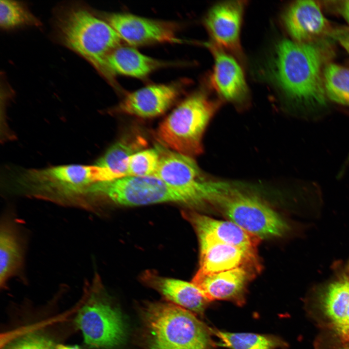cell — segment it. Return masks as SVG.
Segmentation results:
<instances>
[{"label": "cell", "mask_w": 349, "mask_h": 349, "mask_svg": "<svg viewBox=\"0 0 349 349\" xmlns=\"http://www.w3.org/2000/svg\"><path fill=\"white\" fill-rule=\"evenodd\" d=\"M324 55L312 43L283 39L267 64V78L284 95L308 106H322L327 95L323 81Z\"/></svg>", "instance_id": "obj_1"}, {"label": "cell", "mask_w": 349, "mask_h": 349, "mask_svg": "<svg viewBox=\"0 0 349 349\" xmlns=\"http://www.w3.org/2000/svg\"><path fill=\"white\" fill-rule=\"evenodd\" d=\"M118 178L119 175L109 168L72 164L22 171L15 178L14 187L30 198L92 211V187Z\"/></svg>", "instance_id": "obj_2"}, {"label": "cell", "mask_w": 349, "mask_h": 349, "mask_svg": "<svg viewBox=\"0 0 349 349\" xmlns=\"http://www.w3.org/2000/svg\"><path fill=\"white\" fill-rule=\"evenodd\" d=\"M56 28L63 44L88 61L116 86L115 79L107 69L106 60L120 46L121 39L108 22L85 8L73 6L57 16Z\"/></svg>", "instance_id": "obj_3"}, {"label": "cell", "mask_w": 349, "mask_h": 349, "mask_svg": "<svg viewBox=\"0 0 349 349\" xmlns=\"http://www.w3.org/2000/svg\"><path fill=\"white\" fill-rule=\"evenodd\" d=\"M142 315L149 349H214L212 329L188 310L151 302L143 306Z\"/></svg>", "instance_id": "obj_4"}, {"label": "cell", "mask_w": 349, "mask_h": 349, "mask_svg": "<svg viewBox=\"0 0 349 349\" xmlns=\"http://www.w3.org/2000/svg\"><path fill=\"white\" fill-rule=\"evenodd\" d=\"M220 103L197 92L185 98L159 124L156 131L165 147L191 157L203 152L202 138Z\"/></svg>", "instance_id": "obj_5"}, {"label": "cell", "mask_w": 349, "mask_h": 349, "mask_svg": "<svg viewBox=\"0 0 349 349\" xmlns=\"http://www.w3.org/2000/svg\"><path fill=\"white\" fill-rule=\"evenodd\" d=\"M211 205L228 220L260 239L282 236L287 229L285 221L265 202L229 184L215 196Z\"/></svg>", "instance_id": "obj_6"}, {"label": "cell", "mask_w": 349, "mask_h": 349, "mask_svg": "<svg viewBox=\"0 0 349 349\" xmlns=\"http://www.w3.org/2000/svg\"><path fill=\"white\" fill-rule=\"evenodd\" d=\"M88 287V301L76 319L85 342L92 347L107 349L121 345L127 337L126 322L120 311L103 295V286L97 272Z\"/></svg>", "instance_id": "obj_7"}, {"label": "cell", "mask_w": 349, "mask_h": 349, "mask_svg": "<svg viewBox=\"0 0 349 349\" xmlns=\"http://www.w3.org/2000/svg\"><path fill=\"white\" fill-rule=\"evenodd\" d=\"M91 193L95 203L101 199L127 206L173 202L197 206L187 194L155 176H127L99 182L92 186Z\"/></svg>", "instance_id": "obj_8"}, {"label": "cell", "mask_w": 349, "mask_h": 349, "mask_svg": "<svg viewBox=\"0 0 349 349\" xmlns=\"http://www.w3.org/2000/svg\"><path fill=\"white\" fill-rule=\"evenodd\" d=\"M157 147L160 159L154 176L183 191L197 206L210 204L224 183L206 178L192 157Z\"/></svg>", "instance_id": "obj_9"}, {"label": "cell", "mask_w": 349, "mask_h": 349, "mask_svg": "<svg viewBox=\"0 0 349 349\" xmlns=\"http://www.w3.org/2000/svg\"><path fill=\"white\" fill-rule=\"evenodd\" d=\"M28 242L27 229L12 210L2 214L0 223V286L16 278L25 281Z\"/></svg>", "instance_id": "obj_10"}, {"label": "cell", "mask_w": 349, "mask_h": 349, "mask_svg": "<svg viewBox=\"0 0 349 349\" xmlns=\"http://www.w3.org/2000/svg\"><path fill=\"white\" fill-rule=\"evenodd\" d=\"M106 21L121 40L132 46L178 41L176 26L171 22L127 13L109 14L106 16Z\"/></svg>", "instance_id": "obj_11"}, {"label": "cell", "mask_w": 349, "mask_h": 349, "mask_svg": "<svg viewBox=\"0 0 349 349\" xmlns=\"http://www.w3.org/2000/svg\"><path fill=\"white\" fill-rule=\"evenodd\" d=\"M180 80L146 86L128 93L117 110L121 112L148 118L164 113L176 100L186 85Z\"/></svg>", "instance_id": "obj_12"}, {"label": "cell", "mask_w": 349, "mask_h": 349, "mask_svg": "<svg viewBox=\"0 0 349 349\" xmlns=\"http://www.w3.org/2000/svg\"><path fill=\"white\" fill-rule=\"evenodd\" d=\"M257 272L246 267L212 273L198 270L192 283L210 302L223 300L242 306L245 302L248 284Z\"/></svg>", "instance_id": "obj_13"}, {"label": "cell", "mask_w": 349, "mask_h": 349, "mask_svg": "<svg viewBox=\"0 0 349 349\" xmlns=\"http://www.w3.org/2000/svg\"><path fill=\"white\" fill-rule=\"evenodd\" d=\"M244 1H223L214 5L207 13L204 23L213 44L240 55V34Z\"/></svg>", "instance_id": "obj_14"}, {"label": "cell", "mask_w": 349, "mask_h": 349, "mask_svg": "<svg viewBox=\"0 0 349 349\" xmlns=\"http://www.w3.org/2000/svg\"><path fill=\"white\" fill-rule=\"evenodd\" d=\"M200 268L207 273H217L240 267L258 272L261 266L256 250L247 249L208 238H198Z\"/></svg>", "instance_id": "obj_15"}, {"label": "cell", "mask_w": 349, "mask_h": 349, "mask_svg": "<svg viewBox=\"0 0 349 349\" xmlns=\"http://www.w3.org/2000/svg\"><path fill=\"white\" fill-rule=\"evenodd\" d=\"M282 20L292 40L312 43L330 31V26L319 4L313 0H297L285 11Z\"/></svg>", "instance_id": "obj_16"}, {"label": "cell", "mask_w": 349, "mask_h": 349, "mask_svg": "<svg viewBox=\"0 0 349 349\" xmlns=\"http://www.w3.org/2000/svg\"><path fill=\"white\" fill-rule=\"evenodd\" d=\"M214 57L209 77L211 86L224 99L239 103L248 97V88L243 70L237 61L216 45L206 43Z\"/></svg>", "instance_id": "obj_17"}, {"label": "cell", "mask_w": 349, "mask_h": 349, "mask_svg": "<svg viewBox=\"0 0 349 349\" xmlns=\"http://www.w3.org/2000/svg\"><path fill=\"white\" fill-rule=\"evenodd\" d=\"M183 214L193 226L198 238H208L254 250L261 239L230 221L216 220L194 211Z\"/></svg>", "instance_id": "obj_18"}, {"label": "cell", "mask_w": 349, "mask_h": 349, "mask_svg": "<svg viewBox=\"0 0 349 349\" xmlns=\"http://www.w3.org/2000/svg\"><path fill=\"white\" fill-rule=\"evenodd\" d=\"M143 279L172 303L203 315L210 301L192 282L161 277L151 272L143 274Z\"/></svg>", "instance_id": "obj_19"}, {"label": "cell", "mask_w": 349, "mask_h": 349, "mask_svg": "<svg viewBox=\"0 0 349 349\" xmlns=\"http://www.w3.org/2000/svg\"><path fill=\"white\" fill-rule=\"evenodd\" d=\"M320 305L333 329L343 341L349 342V278L344 276L331 284Z\"/></svg>", "instance_id": "obj_20"}, {"label": "cell", "mask_w": 349, "mask_h": 349, "mask_svg": "<svg viewBox=\"0 0 349 349\" xmlns=\"http://www.w3.org/2000/svg\"><path fill=\"white\" fill-rule=\"evenodd\" d=\"M106 65L114 78L119 74L143 78L167 63L146 56L134 48L119 46L108 55Z\"/></svg>", "instance_id": "obj_21"}, {"label": "cell", "mask_w": 349, "mask_h": 349, "mask_svg": "<svg viewBox=\"0 0 349 349\" xmlns=\"http://www.w3.org/2000/svg\"><path fill=\"white\" fill-rule=\"evenodd\" d=\"M146 144V141L141 136H125L111 146L95 165L111 170L120 178L126 177L125 160Z\"/></svg>", "instance_id": "obj_22"}, {"label": "cell", "mask_w": 349, "mask_h": 349, "mask_svg": "<svg viewBox=\"0 0 349 349\" xmlns=\"http://www.w3.org/2000/svg\"><path fill=\"white\" fill-rule=\"evenodd\" d=\"M219 339V345L229 349H277L286 346L280 338L271 334L251 333H231L213 330Z\"/></svg>", "instance_id": "obj_23"}, {"label": "cell", "mask_w": 349, "mask_h": 349, "mask_svg": "<svg viewBox=\"0 0 349 349\" xmlns=\"http://www.w3.org/2000/svg\"><path fill=\"white\" fill-rule=\"evenodd\" d=\"M327 97L337 103L349 106V69L329 63L323 70Z\"/></svg>", "instance_id": "obj_24"}, {"label": "cell", "mask_w": 349, "mask_h": 349, "mask_svg": "<svg viewBox=\"0 0 349 349\" xmlns=\"http://www.w3.org/2000/svg\"><path fill=\"white\" fill-rule=\"evenodd\" d=\"M41 24L39 20L23 3L15 0L0 1V26L3 29L24 25L39 26Z\"/></svg>", "instance_id": "obj_25"}, {"label": "cell", "mask_w": 349, "mask_h": 349, "mask_svg": "<svg viewBox=\"0 0 349 349\" xmlns=\"http://www.w3.org/2000/svg\"><path fill=\"white\" fill-rule=\"evenodd\" d=\"M160 153L157 147L141 150L125 160L126 177L154 176L158 166Z\"/></svg>", "instance_id": "obj_26"}, {"label": "cell", "mask_w": 349, "mask_h": 349, "mask_svg": "<svg viewBox=\"0 0 349 349\" xmlns=\"http://www.w3.org/2000/svg\"><path fill=\"white\" fill-rule=\"evenodd\" d=\"M53 342L38 332H29L13 339L1 349H54Z\"/></svg>", "instance_id": "obj_27"}, {"label": "cell", "mask_w": 349, "mask_h": 349, "mask_svg": "<svg viewBox=\"0 0 349 349\" xmlns=\"http://www.w3.org/2000/svg\"><path fill=\"white\" fill-rule=\"evenodd\" d=\"M337 37L341 45L349 53V32H338Z\"/></svg>", "instance_id": "obj_28"}, {"label": "cell", "mask_w": 349, "mask_h": 349, "mask_svg": "<svg viewBox=\"0 0 349 349\" xmlns=\"http://www.w3.org/2000/svg\"><path fill=\"white\" fill-rule=\"evenodd\" d=\"M340 12L349 25V0L344 1L341 4Z\"/></svg>", "instance_id": "obj_29"}, {"label": "cell", "mask_w": 349, "mask_h": 349, "mask_svg": "<svg viewBox=\"0 0 349 349\" xmlns=\"http://www.w3.org/2000/svg\"><path fill=\"white\" fill-rule=\"evenodd\" d=\"M55 349H79L77 346H65L63 345H57Z\"/></svg>", "instance_id": "obj_30"}, {"label": "cell", "mask_w": 349, "mask_h": 349, "mask_svg": "<svg viewBox=\"0 0 349 349\" xmlns=\"http://www.w3.org/2000/svg\"><path fill=\"white\" fill-rule=\"evenodd\" d=\"M338 349H349V346H343L338 348Z\"/></svg>", "instance_id": "obj_31"}, {"label": "cell", "mask_w": 349, "mask_h": 349, "mask_svg": "<svg viewBox=\"0 0 349 349\" xmlns=\"http://www.w3.org/2000/svg\"></svg>", "instance_id": "obj_32"}]
</instances>
